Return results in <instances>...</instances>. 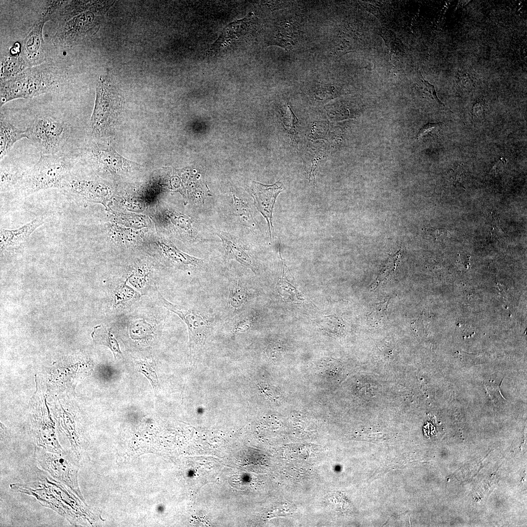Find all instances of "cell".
<instances>
[{
    "instance_id": "6da1fadb",
    "label": "cell",
    "mask_w": 527,
    "mask_h": 527,
    "mask_svg": "<svg viewBox=\"0 0 527 527\" xmlns=\"http://www.w3.org/2000/svg\"><path fill=\"white\" fill-rule=\"evenodd\" d=\"M77 160L75 153L40 155L34 166L23 172L17 188L25 195L47 189H61L72 174Z\"/></svg>"
},
{
    "instance_id": "7a4b0ae2",
    "label": "cell",
    "mask_w": 527,
    "mask_h": 527,
    "mask_svg": "<svg viewBox=\"0 0 527 527\" xmlns=\"http://www.w3.org/2000/svg\"><path fill=\"white\" fill-rule=\"evenodd\" d=\"M57 84L52 73L41 66L24 70L0 81V106L17 99H30L52 89Z\"/></svg>"
},
{
    "instance_id": "3957f363",
    "label": "cell",
    "mask_w": 527,
    "mask_h": 527,
    "mask_svg": "<svg viewBox=\"0 0 527 527\" xmlns=\"http://www.w3.org/2000/svg\"><path fill=\"white\" fill-rule=\"evenodd\" d=\"M25 130L40 155L61 152L69 135L66 123L46 115L37 116Z\"/></svg>"
},
{
    "instance_id": "277c9868",
    "label": "cell",
    "mask_w": 527,
    "mask_h": 527,
    "mask_svg": "<svg viewBox=\"0 0 527 527\" xmlns=\"http://www.w3.org/2000/svg\"><path fill=\"white\" fill-rule=\"evenodd\" d=\"M96 98L92 115V134L100 136L105 134L112 125L120 101L115 88L104 77H100L96 84Z\"/></svg>"
},
{
    "instance_id": "5b68a950",
    "label": "cell",
    "mask_w": 527,
    "mask_h": 527,
    "mask_svg": "<svg viewBox=\"0 0 527 527\" xmlns=\"http://www.w3.org/2000/svg\"><path fill=\"white\" fill-rule=\"evenodd\" d=\"M160 304L177 314L187 325L189 336L190 351L203 344L210 323L209 320L199 311L174 304L158 293Z\"/></svg>"
},
{
    "instance_id": "8992f818",
    "label": "cell",
    "mask_w": 527,
    "mask_h": 527,
    "mask_svg": "<svg viewBox=\"0 0 527 527\" xmlns=\"http://www.w3.org/2000/svg\"><path fill=\"white\" fill-rule=\"evenodd\" d=\"M37 456L41 466L52 476L65 483L80 495L77 484V466L67 456L54 455L42 451Z\"/></svg>"
},
{
    "instance_id": "52a82bcc",
    "label": "cell",
    "mask_w": 527,
    "mask_h": 527,
    "mask_svg": "<svg viewBox=\"0 0 527 527\" xmlns=\"http://www.w3.org/2000/svg\"><path fill=\"white\" fill-rule=\"evenodd\" d=\"M250 189L254 204L267 221L271 241L273 211L277 197L283 190V184L280 181L271 185L253 181Z\"/></svg>"
},
{
    "instance_id": "ba28073f",
    "label": "cell",
    "mask_w": 527,
    "mask_h": 527,
    "mask_svg": "<svg viewBox=\"0 0 527 527\" xmlns=\"http://www.w3.org/2000/svg\"><path fill=\"white\" fill-rule=\"evenodd\" d=\"M97 11H84L66 22L57 35L60 41L64 45H71L87 35L96 24L95 13Z\"/></svg>"
},
{
    "instance_id": "9c48e42d",
    "label": "cell",
    "mask_w": 527,
    "mask_h": 527,
    "mask_svg": "<svg viewBox=\"0 0 527 527\" xmlns=\"http://www.w3.org/2000/svg\"><path fill=\"white\" fill-rule=\"evenodd\" d=\"M90 151L97 168L102 172L115 173L131 164L130 162L107 145L95 143L91 146Z\"/></svg>"
},
{
    "instance_id": "30bf717a",
    "label": "cell",
    "mask_w": 527,
    "mask_h": 527,
    "mask_svg": "<svg viewBox=\"0 0 527 527\" xmlns=\"http://www.w3.org/2000/svg\"><path fill=\"white\" fill-rule=\"evenodd\" d=\"M45 220L44 216H41L15 229L0 228L1 250L16 249L21 246L35 230L44 223Z\"/></svg>"
},
{
    "instance_id": "8fae6325",
    "label": "cell",
    "mask_w": 527,
    "mask_h": 527,
    "mask_svg": "<svg viewBox=\"0 0 527 527\" xmlns=\"http://www.w3.org/2000/svg\"><path fill=\"white\" fill-rule=\"evenodd\" d=\"M49 19L47 14L36 22L23 41L22 51L28 62L33 63L41 59L43 43L42 31L44 25Z\"/></svg>"
},
{
    "instance_id": "7c38bea8",
    "label": "cell",
    "mask_w": 527,
    "mask_h": 527,
    "mask_svg": "<svg viewBox=\"0 0 527 527\" xmlns=\"http://www.w3.org/2000/svg\"><path fill=\"white\" fill-rule=\"evenodd\" d=\"M300 30L297 23L291 20L280 22L273 32L271 44L283 47L287 50L292 49L298 43Z\"/></svg>"
},
{
    "instance_id": "4fadbf2b",
    "label": "cell",
    "mask_w": 527,
    "mask_h": 527,
    "mask_svg": "<svg viewBox=\"0 0 527 527\" xmlns=\"http://www.w3.org/2000/svg\"><path fill=\"white\" fill-rule=\"evenodd\" d=\"M216 234L222 240L225 254L229 259H233L253 272L255 269L251 258L242 244L226 233L220 231Z\"/></svg>"
},
{
    "instance_id": "5bb4252c",
    "label": "cell",
    "mask_w": 527,
    "mask_h": 527,
    "mask_svg": "<svg viewBox=\"0 0 527 527\" xmlns=\"http://www.w3.org/2000/svg\"><path fill=\"white\" fill-rule=\"evenodd\" d=\"M24 138H27L26 130H21L15 127L1 113L0 119V160L7 154L15 142Z\"/></svg>"
},
{
    "instance_id": "9a60e30c",
    "label": "cell",
    "mask_w": 527,
    "mask_h": 527,
    "mask_svg": "<svg viewBox=\"0 0 527 527\" xmlns=\"http://www.w3.org/2000/svg\"><path fill=\"white\" fill-rule=\"evenodd\" d=\"M26 61L17 54L5 57L1 62L0 81L10 79L24 70Z\"/></svg>"
},
{
    "instance_id": "2e32d148",
    "label": "cell",
    "mask_w": 527,
    "mask_h": 527,
    "mask_svg": "<svg viewBox=\"0 0 527 527\" xmlns=\"http://www.w3.org/2000/svg\"><path fill=\"white\" fill-rule=\"evenodd\" d=\"M95 341L109 347L115 356H122L118 343L109 329L101 325L97 326L92 334Z\"/></svg>"
},
{
    "instance_id": "e0dca14e",
    "label": "cell",
    "mask_w": 527,
    "mask_h": 527,
    "mask_svg": "<svg viewBox=\"0 0 527 527\" xmlns=\"http://www.w3.org/2000/svg\"><path fill=\"white\" fill-rule=\"evenodd\" d=\"M23 172L12 167H0V191H6L17 187Z\"/></svg>"
},
{
    "instance_id": "ac0fdd59",
    "label": "cell",
    "mask_w": 527,
    "mask_h": 527,
    "mask_svg": "<svg viewBox=\"0 0 527 527\" xmlns=\"http://www.w3.org/2000/svg\"><path fill=\"white\" fill-rule=\"evenodd\" d=\"M229 303L233 308H238L246 301L248 295L246 287L238 280L232 281L229 286Z\"/></svg>"
},
{
    "instance_id": "d6986e66",
    "label": "cell",
    "mask_w": 527,
    "mask_h": 527,
    "mask_svg": "<svg viewBox=\"0 0 527 527\" xmlns=\"http://www.w3.org/2000/svg\"><path fill=\"white\" fill-rule=\"evenodd\" d=\"M126 281L117 288L114 295V305H124L132 304L140 299V295L126 285Z\"/></svg>"
},
{
    "instance_id": "ffe728a7",
    "label": "cell",
    "mask_w": 527,
    "mask_h": 527,
    "mask_svg": "<svg viewBox=\"0 0 527 527\" xmlns=\"http://www.w3.org/2000/svg\"><path fill=\"white\" fill-rule=\"evenodd\" d=\"M129 333L132 338L141 339L150 336L153 330L150 324L143 319L136 320L131 322Z\"/></svg>"
},
{
    "instance_id": "44dd1931",
    "label": "cell",
    "mask_w": 527,
    "mask_h": 527,
    "mask_svg": "<svg viewBox=\"0 0 527 527\" xmlns=\"http://www.w3.org/2000/svg\"><path fill=\"white\" fill-rule=\"evenodd\" d=\"M233 207L235 213L242 222L249 225L250 220L252 219V218L250 210L246 204L242 199L239 198L234 194L233 195Z\"/></svg>"
},
{
    "instance_id": "7402d4cb",
    "label": "cell",
    "mask_w": 527,
    "mask_h": 527,
    "mask_svg": "<svg viewBox=\"0 0 527 527\" xmlns=\"http://www.w3.org/2000/svg\"><path fill=\"white\" fill-rule=\"evenodd\" d=\"M388 304V300H386L375 305L367 316L368 324L371 325L379 324L385 317Z\"/></svg>"
},
{
    "instance_id": "603a6c76",
    "label": "cell",
    "mask_w": 527,
    "mask_h": 527,
    "mask_svg": "<svg viewBox=\"0 0 527 527\" xmlns=\"http://www.w3.org/2000/svg\"><path fill=\"white\" fill-rule=\"evenodd\" d=\"M417 76L419 84L424 93L439 105L445 106L444 103L438 98L434 85L424 79L420 71L418 72Z\"/></svg>"
},
{
    "instance_id": "cb8c5ba5",
    "label": "cell",
    "mask_w": 527,
    "mask_h": 527,
    "mask_svg": "<svg viewBox=\"0 0 527 527\" xmlns=\"http://www.w3.org/2000/svg\"><path fill=\"white\" fill-rule=\"evenodd\" d=\"M254 321V317L252 315L247 314L241 316L236 321L233 331L235 332H242L248 330L252 325Z\"/></svg>"
},
{
    "instance_id": "d4e9b609",
    "label": "cell",
    "mask_w": 527,
    "mask_h": 527,
    "mask_svg": "<svg viewBox=\"0 0 527 527\" xmlns=\"http://www.w3.org/2000/svg\"><path fill=\"white\" fill-rule=\"evenodd\" d=\"M137 365L140 367L141 372L144 374L150 380L152 386L156 390L158 381L155 372L152 370L150 366L145 362H138Z\"/></svg>"
},
{
    "instance_id": "484cf974",
    "label": "cell",
    "mask_w": 527,
    "mask_h": 527,
    "mask_svg": "<svg viewBox=\"0 0 527 527\" xmlns=\"http://www.w3.org/2000/svg\"><path fill=\"white\" fill-rule=\"evenodd\" d=\"M442 124L441 123H428L424 125L418 133L416 139L419 140L424 136L429 134H434L438 132L441 129Z\"/></svg>"
},
{
    "instance_id": "4316f807",
    "label": "cell",
    "mask_w": 527,
    "mask_h": 527,
    "mask_svg": "<svg viewBox=\"0 0 527 527\" xmlns=\"http://www.w3.org/2000/svg\"><path fill=\"white\" fill-rule=\"evenodd\" d=\"M502 383H501L499 385H498L491 384V383H489L490 384H484L485 388L486 391V393L489 395L491 399L492 398V397L493 396L494 394H496L498 392L501 393L500 387Z\"/></svg>"
}]
</instances>
